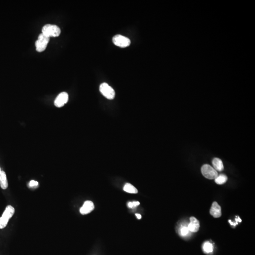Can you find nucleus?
<instances>
[{
    "instance_id": "f257e3e1",
    "label": "nucleus",
    "mask_w": 255,
    "mask_h": 255,
    "mask_svg": "<svg viewBox=\"0 0 255 255\" xmlns=\"http://www.w3.org/2000/svg\"><path fill=\"white\" fill-rule=\"evenodd\" d=\"M15 213L13 207L9 205L7 206L2 217H0V229L4 228L6 226L10 219L12 217Z\"/></svg>"
},
{
    "instance_id": "f03ea898",
    "label": "nucleus",
    "mask_w": 255,
    "mask_h": 255,
    "mask_svg": "<svg viewBox=\"0 0 255 255\" xmlns=\"http://www.w3.org/2000/svg\"><path fill=\"white\" fill-rule=\"evenodd\" d=\"M42 34L48 37H58L61 34V29L55 25L46 24L42 29Z\"/></svg>"
},
{
    "instance_id": "7ed1b4c3",
    "label": "nucleus",
    "mask_w": 255,
    "mask_h": 255,
    "mask_svg": "<svg viewBox=\"0 0 255 255\" xmlns=\"http://www.w3.org/2000/svg\"><path fill=\"white\" fill-rule=\"evenodd\" d=\"M49 40L50 37L48 36H46L42 33L40 34L38 36V39L36 42V51L38 52L44 51L48 46Z\"/></svg>"
},
{
    "instance_id": "20e7f679",
    "label": "nucleus",
    "mask_w": 255,
    "mask_h": 255,
    "mask_svg": "<svg viewBox=\"0 0 255 255\" xmlns=\"http://www.w3.org/2000/svg\"><path fill=\"white\" fill-rule=\"evenodd\" d=\"M100 92L107 99L112 100L115 97V93L114 89L106 83H103L100 86Z\"/></svg>"
},
{
    "instance_id": "39448f33",
    "label": "nucleus",
    "mask_w": 255,
    "mask_h": 255,
    "mask_svg": "<svg viewBox=\"0 0 255 255\" xmlns=\"http://www.w3.org/2000/svg\"><path fill=\"white\" fill-rule=\"evenodd\" d=\"M203 175L208 179H215L218 176L217 171L210 165H205L201 168Z\"/></svg>"
},
{
    "instance_id": "423d86ee",
    "label": "nucleus",
    "mask_w": 255,
    "mask_h": 255,
    "mask_svg": "<svg viewBox=\"0 0 255 255\" xmlns=\"http://www.w3.org/2000/svg\"><path fill=\"white\" fill-rule=\"evenodd\" d=\"M112 41L115 45L121 48H126L131 44V40L126 36L117 35L112 38Z\"/></svg>"
},
{
    "instance_id": "0eeeda50",
    "label": "nucleus",
    "mask_w": 255,
    "mask_h": 255,
    "mask_svg": "<svg viewBox=\"0 0 255 255\" xmlns=\"http://www.w3.org/2000/svg\"><path fill=\"white\" fill-rule=\"evenodd\" d=\"M69 95L66 92H62L57 97L55 101V105L57 107L63 106L68 102Z\"/></svg>"
},
{
    "instance_id": "6e6552de",
    "label": "nucleus",
    "mask_w": 255,
    "mask_h": 255,
    "mask_svg": "<svg viewBox=\"0 0 255 255\" xmlns=\"http://www.w3.org/2000/svg\"><path fill=\"white\" fill-rule=\"evenodd\" d=\"M95 208V206L91 201H86L83 206L80 208V213L82 215H86L91 212Z\"/></svg>"
},
{
    "instance_id": "1a4fd4ad",
    "label": "nucleus",
    "mask_w": 255,
    "mask_h": 255,
    "mask_svg": "<svg viewBox=\"0 0 255 255\" xmlns=\"http://www.w3.org/2000/svg\"><path fill=\"white\" fill-rule=\"evenodd\" d=\"M210 213L215 218H219L221 216V208L216 202H214L212 204Z\"/></svg>"
},
{
    "instance_id": "9d476101",
    "label": "nucleus",
    "mask_w": 255,
    "mask_h": 255,
    "mask_svg": "<svg viewBox=\"0 0 255 255\" xmlns=\"http://www.w3.org/2000/svg\"><path fill=\"white\" fill-rule=\"evenodd\" d=\"M200 227V222L198 219L194 217H190V223L188 227L189 230L193 233H196L199 230Z\"/></svg>"
},
{
    "instance_id": "9b49d317",
    "label": "nucleus",
    "mask_w": 255,
    "mask_h": 255,
    "mask_svg": "<svg viewBox=\"0 0 255 255\" xmlns=\"http://www.w3.org/2000/svg\"><path fill=\"white\" fill-rule=\"evenodd\" d=\"M0 186L2 189H6L8 187L6 174L4 171L0 172Z\"/></svg>"
},
{
    "instance_id": "f8f14e48",
    "label": "nucleus",
    "mask_w": 255,
    "mask_h": 255,
    "mask_svg": "<svg viewBox=\"0 0 255 255\" xmlns=\"http://www.w3.org/2000/svg\"><path fill=\"white\" fill-rule=\"evenodd\" d=\"M212 164H213L214 169H215L216 171L221 172V171H222L223 170L224 167H223V164L221 160L220 159L218 158H215L213 160Z\"/></svg>"
},
{
    "instance_id": "ddd939ff",
    "label": "nucleus",
    "mask_w": 255,
    "mask_h": 255,
    "mask_svg": "<svg viewBox=\"0 0 255 255\" xmlns=\"http://www.w3.org/2000/svg\"><path fill=\"white\" fill-rule=\"evenodd\" d=\"M124 190L127 192L130 193L136 194L138 193V190L137 188L130 183H126L125 185L124 188Z\"/></svg>"
},
{
    "instance_id": "4468645a",
    "label": "nucleus",
    "mask_w": 255,
    "mask_h": 255,
    "mask_svg": "<svg viewBox=\"0 0 255 255\" xmlns=\"http://www.w3.org/2000/svg\"><path fill=\"white\" fill-rule=\"evenodd\" d=\"M227 179V177L226 175L224 174H220L215 178V182L216 184L222 185L226 182Z\"/></svg>"
},
{
    "instance_id": "2eb2a0df",
    "label": "nucleus",
    "mask_w": 255,
    "mask_h": 255,
    "mask_svg": "<svg viewBox=\"0 0 255 255\" xmlns=\"http://www.w3.org/2000/svg\"><path fill=\"white\" fill-rule=\"evenodd\" d=\"M203 249L205 253H211L213 252V246L212 244L209 242H206L204 243V245L203 246Z\"/></svg>"
},
{
    "instance_id": "dca6fc26",
    "label": "nucleus",
    "mask_w": 255,
    "mask_h": 255,
    "mask_svg": "<svg viewBox=\"0 0 255 255\" xmlns=\"http://www.w3.org/2000/svg\"><path fill=\"white\" fill-rule=\"evenodd\" d=\"M189 230L188 228L186 226L182 227L180 230L181 234L182 236H186L188 234Z\"/></svg>"
},
{
    "instance_id": "f3484780",
    "label": "nucleus",
    "mask_w": 255,
    "mask_h": 255,
    "mask_svg": "<svg viewBox=\"0 0 255 255\" xmlns=\"http://www.w3.org/2000/svg\"><path fill=\"white\" fill-rule=\"evenodd\" d=\"M38 182L37 181H35L32 180L30 181L29 183V186L31 187H34L37 186V185H38Z\"/></svg>"
},
{
    "instance_id": "a211bd4d",
    "label": "nucleus",
    "mask_w": 255,
    "mask_h": 255,
    "mask_svg": "<svg viewBox=\"0 0 255 255\" xmlns=\"http://www.w3.org/2000/svg\"><path fill=\"white\" fill-rule=\"evenodd\" d=\"M133 206V207H137V206H139V204H140V203L138 201H134L133 202H132Z\"/></svg>"
},
{
    "instance_id": "6ab92c4d",
    "label": "nucleus",
    "mask_w": 255,
    "mask_h": 255,
    "mask_svg": "<svg viewBox=\"0 0 255 255\" xmlns=\"http://www.w3.org/2000/svg\"><path fill=\"white\" fill-rule=\"evenodd\" d=\"M128 206H129V207L130 208L133 207V206L132 202H129V203H128Z\"/></svg>"
},
{
    "instance_id": "aec40b11",
    "label": "nucleus",
    "mask_w": 255,
    "mask_h": 255,
    "mask_svg": "<svg viewBox=\"0 0 255 255\" xmlns=\"http://www.w3.org/2000/svg\"><path fill=\"white\" fill-rule=\"evenodd\" d=\"M135 215H136L137 216V218H138V219H140L141 218V215H140V214H136Z\"/></svg>"
},
{
    "instance_id": "412c9836",
    "label": "nucleus",
    "mask_w": 255,
    "mask_h": 255,
    "mask_svg": "<svg viewBox=\"0 0 255 255\" xmlns=\"http://www.w3.org/2000/svg\"><path fill=\"white\" fill-rule=\"evenodd\" d=\"M229 223H230L231 225H234V226H235L236 225V223H234L232 222L231 221V220H229Z\"/></svg>"
},
{
    "instance_id": "4be33fe9",
    "label": "nucleus",
    "mask_w": 255,
    "mask_h": 255,
    "mask_svg": "<svg viewBox=\"0 0 255 255\" xmlns=\"http://www.w3.org/2000/svg\"><path fill=\"white\" fill-rule=\"evenodd\" d=\"M235 220L237 222L238 221L239 222H242V220L240 219V218L239 217V216H238V219H237L236 218Z\"/></svg>"
},
{
    "instance_id": "5701e85b",
    "label": "nucleus",
    "mask_w": 255,
    "mask_h": 255,
    "mask_svg": "<svg viewBox=\"0 0 255 255\" xmlns=\"http://www.w3.org/2000/svg\"><path fill=\"white\" fill-rule=\"evenodd\" d=\"M1 168H0V172H1Z\"/></svg>"
}]
</instances>
